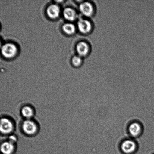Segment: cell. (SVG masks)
Here are the masks:
<instances>
[{
    "mask_svg": "<svg viewBox=\"0 0 154 154\" xmlns=\"http://www.w3.org/2000/svg\"><path fill=\"white\" fill-rule=\"evenodd\" d=\"M1 52L5 58H11L15 56L17 53V48L13 43H6L2 47Z\"/></svg>",
    "mask_w": 154,
    "mask_h": 154,
    "instance_id": "6da1fadb",
    "label": "cell"
},
{
    "mask_svg": "<svg viewBox=\"0 0 154 154\" xmlns=\"http://www.w3.org/2000/svg\"><path fill=\"white\" fill-rule=\"evenodd\" d=\"M14 125L11 121L7 118L0 119V132L5 135L9 134L13 132Z\"/></svg>",
    "mask_w": 154,
    "mask_h": 154,
    "instance_id": "7a4b0ae2",
    "label": "cell"
},
{
    "mask_svg": "<svg viewBox=\"0 0 154 154\" xmlns=\"http://www.w3.org/2000/svg\"><path fill=\"white\" fill-rule=\"evenodd\" d=\"M22 129L24 132L28 135H33L37 131V125L34 122L29 119L24 121L22 124Z\"/></svg>",
    "mask_w": 154,
    "mask_h": 154,
    "instance_id": "3957f363",
    "label": "cell"
},
{
    "mask_svg": "<svg viewBox=\"0 0 154 154\" xmlns=\"http://www.w3.org/2000/svg\"><path fill=\"white\" fill-rule=\"evenodd\" d=\"M137 145L135 141L131 140H124L122 143L121 149L123 153L126 154H131L137 150Z\"/></svg>",
    "mask_w": 154,
    "mask_h": 154,
    "instance_id": "277c9868",
    "label": "cell"
},
{
    "mask_svg": "<svg viewBox=\"0 0 154 154\" xmlns=\"http://www.w3.org/2000/svg\"><path fill=\"white\" fill-rule=\"evenodd\" d=\"M77 26L80 32L83 34H88L93 29L91 22L86 19H80L78 22Z\"/></svg>",
    "mask_w": 154,
    "mask_h": 154,
    "instance_id": "5b68a950",
    "label": "cell"
},
{
    "mask_svg": "<svg viewBox=\"0 0 154 154\" xmlns=\"http://www.w3.org/2000/svg\"><path fill=\"white\" fill-rule=\"evenodd\" d=\"M79 10L84 16L87 17H90L93 16L94 12L93 4L88 2H85L80 4Z\"/></svg>",
    "mask_w": 154,
    "mask_h": 154,
    "instance_id": "8992f818",
    "label": "cell"
},
{
    "mask_svg": "<svg viewBox=\"0 0 154 154\" xmlns=\"http://www.w3.org/2000/svg\"><path fill=\"white\" fill-rule=\"evenodd\" d=\"M129 131L130 135L134 137H137L141 135L143 128L141 124L137 122L131 123L129 127Z\"/></svg>",
    "mask_w": 154,
    "mask_h": 154,
    "instance_id": "52a82bcc",
    "label": "cell"
},
{
    "mask_svg": "<svg viewBox=\"0 0 154 154\" xmlns=\"http://www.w3.org/2000/svg\"><path fill=\"white\" fill-rule=\"evenodd\" d=\"M76 51L80 56H86L90 52V46L86 42H80L77 45Z\"/></svg>",
    "mask_w": 154,
    "mask_h": 154,
    "instance_id": "ba28073f",
    "label": "cell"
},
{
    "mask_svg": "<svg viewBox=\"0 0 154 154\" xmlns=\"http://www.w3.org/2000/svg\"><path fill=\"white\" fill-rule=\"evenodd\" d=\"M14 150V143L10 141L4 142L0 145V152L2 154H12Z\"/></svg>",
    "mask_w": 154,
    "mask_h": 154,
    "instance_id": "9c48e42d",
    "label": "cell"
},
{
    "mask_svg": "<svg viewBox=\"0 0 154 154\" xmlns=\"http://www.w3.org/2000/svg\"><path fill=\"white\" fill-rule=\"evenodd\" d=\"M46 13L48 16L51 19H57L60 16V8L57 5H51L47 9Z\"/></svg>",
    "mask_w": 154,
    "mask_h": 154,
    "instance_id": "30bf717a",
    "label": "cell"
},
{
    "mask_svg": "<svg viewBox=\"0 0 154 154\" xmlns=\"http://www.w3.org/2000/svg\"><path fill=\"white\" fill-rule=\"evenodd\" d=\"M63 16L65 19L70 21L74 20L77 17L76 12L73 9L67 8L63 11Z\"/></svg>",
    "mask_w": 154,
    "mask_h": 154,
    "instance_id": "8fae6325",
    "label": "cell"
},
{
    "mask_svg": "<svg viewBox=\"0 0 154 154\" xmlns=\"http://www.w3.org/2000/svg\"><path fill=\"white\" fill-rule=\"evenodd\" d=\"M21 114L23 117L27 119H29L34 115L33 109L29 106H25L21 109Z\"/></svg>",
    "mask_w": 154,
    "mask_h": 154,
    "instance_id": "7c38bea8",
    "label": "cell"
},
{
    "mask_svg": "<svg viewBox=\"0 0 154 154\" xmlns=\"http://www.w3.org/2000/svg\"><path fill=\"white\" fill-rule=\"evenodd\" d=\"M62 28L64 32L69 35L73 34L76 31V28L75 25L72 23L64 24L63 25Z\"/></svg>",
    "mask_w": 154,
    "mask_h": 154,
    "instance_id": "4fadbf2b",
    "label": "cell"
},
{
    "mask_svg": "<svg viewBox=\"0 0 154 154\" xmlns=\"http://www.w3.org/2000/svg\"><path fill=\"white\" fill-rule=\"evenodd\" d=\"M72 63L74 66L78 67L81 64L82 62V60L81 57L80 56H75L72 59Z\"/></svg>",
    "mask_w": 154,
    "mask_h": 154,
    "instance_id": "5bb4252c",
    "label": "cell"
},
{
    "mask_svg": "<svg viewBox=\"0 0 154 154\" xmlns=\"http://www.w3.org/2000/svg\"><path fill=\"white\" fill-rule=\"evenodd\" d=\"M9 141L11 142L14 143L15 142H16L17 141V138L16 136H15L14 135H11L10 136V137H9Z\"/></svg>",
    "mask_w": 154,
    "mask_h": 154,
    "instance_id": "9a60e30c",
    "label": "cell"
},
{
    "mask_svg": "<svg viewBox=\"0 0 154 154\" xmlns=\"http://www.w3.org/2000/svg\"><path fill=\"white\" fill-rule=\"evenodd\" d=\"M2 47H1V41H0V48H1Z\"/></svg>",
    "mask_w": 154,
    "mask_h": 154,
    "instance_id": "2e32d148",
    "label": "cell"
}]
</instances>
